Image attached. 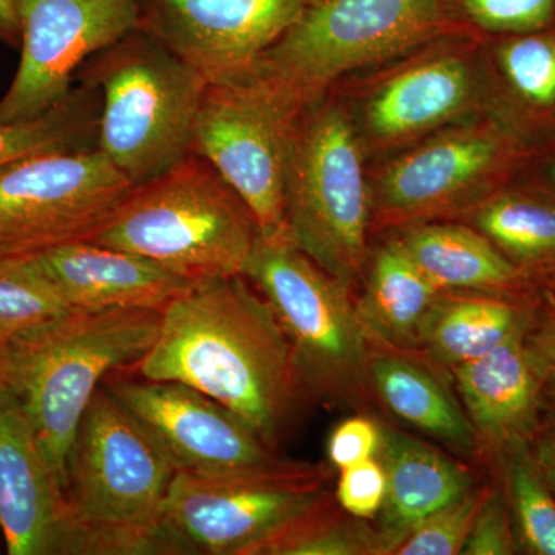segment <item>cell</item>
I'll use <instances>...</instances> for the list:
<instances>
[{"label": "cell", "instance_id": "obj_1", "mask_svg": "<svg viewBox=\"0 0 555 555\" xmlns=\"http://www.w3.org/2000/svg\"><path fill=\"white\" fill-rule=\"evenodd\" d=\"M134 367L142 378L181 383L214 398L275 452L310 401L275 312L244 275L199 283L173 299Z\"/></svg>", "mask_w": 555, "mask_h": 555}, {"label": "cell", "instance_id": "obj_2", "mask_svg": "<svg viewBox=\"0 0 555 555\" xmlns=\"http://www.w3.org/2000/svg\"><path fill=\"white\" fill-rule=\"evenodd\" d=\"M177 473L158 441L101 386L69 451L65 554H171L160 520Z\"/></svg>", "mask_w": 555, "mask_h": 555}, {"label": "cell", "instance_id": "obj_3", "mask_svg": "<svg viewBox=\"0 0 555 555\" xmlns=\"http://www.w3.org/2000/svg\"><path fill=\"white\" fill-rule=\"evenodd\" d=\"M160 315L152 309L73 310L0 343V382L27 412L64 492L69 451L91 398L109 375L147 356Z\"/></svg>", "mask_w": 555, "mask_h": 555}, {"label": "cell", "instance_id": "obj_4", "mask_svg": "<svg viewBox=\"0 0 555 555\" xmlns=\"http://www.w3.org/2000/svg\"><path fill=\"white\" fill-rule=\"evenodd\" d=\"M259 240L254 214L206 159L190 153L134 185L89 238L195 283L240 276Z\"/></svg>", "mask_w": 555, "mask_h": 555}, {"label": "cell", "instance_id": "obj_5", "mask_svg": "<svg viewBox=\"0 0 555 555\" xmlns=\"http://www.w3.org/2000/svg\"><path fill=\"white\" fill-rule=\"evenodd\" d=\"M474 31L455 0H312L251 75L305 112L358 69Z\"/></svg>", "mask_w": 555, "mask_h": 555}, {"label": "cell", "instance_id": "obj_6", "mask_svg": "<svg viewBox=\"0 0 555 555\" xmlns=\"http://www.w3.org/2000/svg\"><path fill=\"white\" fill-rule=\"evenodd\" d=\"M244 276L275 312L309 400L387 422L369 377L356 292L288 241L259 238Z\"/></svg>", "mask_w": 555, "mask_h": 555}, {"label": "cell", "instance_id": "obj_7", "mask_svg": "<svg viewBox=\"0 0 555 555\" xmlns=\"http://www.w3.org/2000/svg\"><path fill=\"white\" fill-rule=\"evenodd\" d=\"M356 120L323 98L299 115L286 178L288 238L321 269L360 287L371 257V185Z\"/></svg>", "mask_w": 555, "mask_h": 555}, {"label": "cell", "instance_id": "obj_8", "mask_svg": "<svg viewBox=\"0 0 555 555\" xmlns=\"http://www.w3.org/2000/svg\"><path fill=\"white\" fill-rule=\"evenodd\" d=\"M104 53L91 76L102 91L96 147L142 184L192 153L207 82L144 28Z\"/></svg>", "mask_w": 555, "mask_h": 555}, {"label": "cell", "instance_id": "obj_9", "mask_svg": "<svg viewBox=\"0 0 555 555\" xmlns=\"http://www.w3.org/2000/svg\"><path fill=\"white\" fill-rule=\"evenodd\" d=\"M328 463L280 460L228 474L178 470L163 506L171 554L254 555L327 494Z\"/></svg>", "mask_w": 555, "mask_h": 555}, {"label": "cell", "instance_id": "obj_10", "mask_svg": "<svg viewBox=\"0 0 555 555\" xmlns=\"http://www.w3.org/2000/svg\"><path fill=\"white\" fill-rule=\"evenodd\" d=\"M517 155L516 141L491 118L460 120L401 150L369 179L372 235L460 221L495 192Z\"/></svg>", "mask_w": 555, "mask_h": 555}, {"label": "cell", "instance_id": "obj_11", "mask_svg": "<svg viewBox=\"0 0 555 555\" xmlns=\"http://www.w3.org/2000/svg\"><path fill=\"white\" fill-rule=\"evenodd\" d=\"M302 112L255 75L207 83L193 149L254 214L259 238L288 241L286 178L292 137Z\"/></svg>", "mask_w": 555, "mask_h": 555}, {"label": "cell", "instance_id": "obj_12", "mask_svg": "<svg viewBox=\"0 0 555 555\" xmlns=\"http://www.w3.org/2000/svg\"><path fill=\"white\" fill-rule=\"evenodd\" d=\"M134 188L101 152L56 150L0 170V255L89 238Z\"/></svg>", "mask_w": 555, "mask_h": 555}, {"label": "cell", "instance_id": "obj_13", "mask_svg": "<svg viewBox=\"0 0 555 555\" xmlns=\"http://www.w3.org/2000/svg\"><path fill=\"white\" fill-rule=\"evenodd\" d=\"M473 43V35L434 40L367 83L350 113L366 153H398L473 118L481 94Z\"/></svg>", "mask_w": 555, "mask_h": 555}, {"label": "cell", "instance_id": "obj_14", "mask_svg": "<svg viewBox=\"0 0 555 555\" xmlns=\"http://www.w3.org/2000/svg\"><path fill=\"white\" fill-rule=\"evenodd\" d=\"M21 61L0 98V120L30 119L72 93L73 76L144 25V0H14Z\"/></svg>", "mask_w": 555, "mask_h": 555}, {"label": "cell", "instance_id": "obj_15", "mask_svg": "<svg viewBox=\"0 0 555 555\" xmlns=\"http://www.w3.org/2000/svg\"><path fill=\"white\" fill-rule=\"evenodd\" d=\"M104 386L158 441L177 470L238 473L283 460L246 420L193 387L147 378H107Z\"/></svg>", "mask_w": 555, "mask_h": 555}, {"label": "cell", "instance_id": "obj_16", "mask_svg": "<svg viewBox=\"0 0 555 555\" xmlns=\"http://www.w3.org/2000/svg\"><path fill=\"white\" fill-rule=\"evenodd\" d=\"M312 0H144V25L207 83L247 78Z\"/></svg>", "mask_w": 555, "mask_h": 555}, {"label": "cell", "instance_id": "obj_17", "mask_svg": "<svg viewBox=\"0 0 555 555\" xmlns=\"http://www.w3.org/2000/svg\"><path fill=\"white\" fill-rule=\"evenodd\" d=\"M0 529L10 555L65 554L64 488L43 454L31 420L0 382Z\"/></svg>", "mask_w": 555, "mask_h": 555}, {"label": "cell", "instance_id": "obj_18", "mask_svg": "<svg viewBox=\"0 0 555 555\" xmlns=\"http://www.w3.org/2000/svg\"><path fill=\"white\" fill-rule=\"evenodd\" d=\"M525 334L466 363L449 369L452 386L477 440L478 466L529 447L540 430L545 383L537 375Z\"/></svg>", "mask_w": 555, "mask_h": 555}, {"label": "cell", "instance_id": "obj_19", "mask_svg": "<svg viewBox=\"0 0 555 555\" xmlns=\"http://www.w3.org/2000/svg\"><path fill=\"white\" fill-rule=\"evenodd\" d=\"M73 310L152 309L163 312L199 283L156 262L91 241L25 255Z\"/></svg>", "mask_w": 555, "mask_h": 555}, {"label": "cell", "instance_id": "obj_20", "mask_svg": "<svg viewBox=\"0 0 555 555\" xmlns=\"http://www.w3.org/2000/svg\"><path fill=\"white\" fill-rule=\"evenodd\" d=\"M377 459L386 473V500L375 520L390 555L409 531L478 483L473 463L382 420Z\"/></svg>", "mask_w": 555, "mask_h": 555}, {"label": "cell", "instance_id": "obj_21", "mask_svg": "<svg viewBox=\"0 0 555 555\" xmlns=\"http://www.w3.org/2000/svg\"><path fill=\"white\" fill-rule=\"evenodd\" d=\"M369 377L387 422L397 420L477 465L476 434L448 374L369 339Z\"/></svg>", "mask_w": 555, "mask_h": 555}, {"label": "cell", "instance_id": "obj_22", "mask_svg": "<svg viewBox=\"0 0 555 555\" xmlns=\"http://www.w3.org/2000/svg\"><path fill=\"white\" fill-rule=\"evenodd\" d=\"M539 309L525 294L444 288L438 292L420 331L418 346L409 356L449 375L456 364L526 334Z\"/></svg>", "mask_w": 555, "mask_h": 555}, {"label": "cell", "instance_id": "obj_23", "mask_svg": "<svg viewBox=\"0 0 555 555\" xmlns=\"http://www.w3.org/2000/svg\"><path fill=\"white\" fill-rule=\"evenodd\" d=\"M440 288L420 270L397 235L372 248L356 292V309L371 341L415 352L420 331Z\"/></svg>", "mask_w": 555, "mask_h": 555}, {"label": "cell", "instance_id": "obj_24", "mask_svg": "<svg viewBox=\"0 0 555 555\" xmlns=\"http://www.w3.org/2000/svg\"><path fill=\"white\" fill-rule=\"evenodd\" d=\"M434 286L525 294L531 273L514 264L473 225L425 222L392 232Z\"/></svg>", "mask_w": 555, "mask_h": 555}, {"label": "cell", "instance_id": "obj_25", "mask_svg": "<svg viewBox=\"0 0 555 555\" xmlns=\"http://www.w3.org/2000/svg\"><path fill=\"white\" fill-rule=\"evenodd\" d=\"M460 222L473 225L514 264L531 273L555 259V203L526 193L494 192Z\"/></svg>", "mask_w": 555, "mask_h": 555}, {"label": "cell", "instance_id": "obj_26", "mask_svg": "<svg viewBox=\"0 0 555 555\" xmlns=\"http://www.w3.org/2000/svg\"><path fill=\"white\" fill-rule=\"evenodd\" d=\"M390 547L375 521L350 516L328 491L261 543L254 555H390Z\"/></svg>", "mask_w": 555, "mask_h": 555}, {"label": "cell", "instance_id": "obj_27", "mask_svg": "<svg viewBox=\"0 0 555 555\" xmlns=\"http://www.w3.org/2000/svg\"><path fill=\"white\" fill-rule=\"evenodd\" d=\"M98 104L90 87L73 90L60 104L30 119L0 120V170L56 150L86 147L98 131Z\"/></svg>", "mask_w": 555, "mask_h": 555}, {"label": "cell", "instance_id": "obj_28", "mask_svg": "<svg viewBox=\"0 0 555 555\" xmlns=\"http://www.w3.org/2000/svg\"><path fill=\"white\" fill-rule=\"evenodd\" d=\"M499 465L518 550L535 555H555V494L537 466L529 447L502 456Z\"/></svg>", "mask_w": 555, "mask_h": 555}, {"label": "cell", "instance_id": "obj_29", "mask_svg": "<svg viewBox=\"0 0 555 555\" xmlns=\"http://www.w3.org/2000/svg\"><path fill=\"white\" fill-rule=\"evenodd\" d=\"M73 312L25 257L0 255V343L21 337Z\"/></svg>", "mask_w": 555, "mask_h": 555}, {"label": "cell", "instance_id": "obj_30", "mask_svg": "<svg viewBox=\"0 0 555 555\" xmlns=\"http://www.w3.org/2000/svg\"><path fill=\"white\" fill-rule=\"evenodd\" d=\"M509 90L532 108L555 107V33L514 35L496 49Z\"/></svg>", "mask_w": 555, "mask_h": 555}, {"label": "cell", "instance_id": "obj_31", "mask_svg": "<svg viewBox=\"0 0 555 555\" xmlns=\"http://www.w3.org/2000/svg\"><path fill=\"white\" fill-rule=\"evenodd\" d=\"M492 486L477 483L454 503L427 517L403 537L392 555H462Z\"/></svg>", "mask_w": 555, "mask_h": 555}, {"label": "cell", "instance_id": "obj_32", "mask_svg": "<svg viewBox=\"0 0 555 555\" xmlns=\"http://www.w3.org/2000/svg\"><path fill=\"white\" fill-rule=\"evenodd\" d=\"M455 3L474 30L513 36L542 31L555 16V0H455Z\"/></svg>", "mask_w": 555, "mask_h": 555}, {"label": "cell", "instance_id": "obj_33", "mask_svg": "<svg viewBox=\"0 0 555 555\" xmlns=\"http://www.w3.org/2000/svg\"><path fill=\"white\" fill-rule=\"evenodd\" d=\"M338 473L334 491L338 505L361 520H377L386 500V473L377 456Z\"/></svg>", "mask_w": 555, "mask_h": 555}, {"label": "cell", "instance_id": "obj_34", "mask_svg": "<svg viewBox=\"0 0 555 555\" xmlns=\"http://www.w3.org/2000/svg\"><path fill=\"white\" fill-rule=\"evenodd\" d=\"M518 553L513 516L503 492L492 486L467 537L462 555H509Z\"/></svg>", "mask_w": 555, "mask_h": 555}, {"label": "cell", "instance_id": "obj_35", "mask_svg": "<svg viewBox=\"0 0 555 555\" xmlns=\"http://www.w3.org/2000/svg\"><path fill=\"white\" fill-rule=\"evenodd\" d=\"M382 444V420L353 414L339 422L327 440L328 465L341 470L377 456Z\"/></svg>", "mask_w": 555, "mask_h": 555}, {"label": "cell", "instance_id": "obj_36", "mask_svg": "<svg viewBox=\"0 0 555 555\" xmlns=\"http://www.w3.org/2000/svg\"><path fill=\"white\" fill-rule=\"evenodd\" d=\"M526 352L546 387L555 386V306H540L525 337Z\"/></svg>", "mask_w": 555, "mask_h": 555}, {"label": "cell", "instance_id": "obj_37", "mask_svg": "<svg viewBox=\"0 0 555 555\" xmlns=\"http://www.w3.org/2000/svg\"><path fill=\"white\" fill-rule=\"evenodd\" d=\"M532 443H534L532 456H534L537 466L542 470L543 477L546 478L547 485L551 486L555 494V427L546 433L540 430Z\"/></svg>", "mask_w": 555, "mask_h": 555}, {"label": "cell", "instance_id": "obj_38", "mask_svg": "<svg viewBox=\"0 0 555 555\" xmlns=\"http://www.w3.org/2000/svg\"><path fill=\"white\" fill-rule=\"evenodd\" d=\"M0 40L21 46V27L14 0H0Z\"/></svg>", "mask_w": 555, "mask_h": 555}, {"label": "cell", "instance_id": "obj_39", "mask_svg": "<svg viewBox=\"0 0 555 555\" xmlns=\"http://www.w3.org/2000/svg\"><path fill=\"white\" fill-rule=\"evenodd\" d=\"M545 270L546 276L550 278V280L555 284V259L553 262H551L550 266H547V268H545Z\"/></svg>", "mask_w": 555, "mask_h": 555}, {"label": "cell", "instance_id": "obj_40", "mask_svg": "<svg viewBox=\"0 0 555 555\" xmlns=\"http://www.w3.org/2000/svg\"><path fill=\"white\" fill-rule=\"evenodd\" d=\"M551 389V401H553L555 408V386H550Z\"/></svg>", "mask_w": 555, "mask_h": 555}, {"label": "cell", "instance_id": "obj_41", "mask_svg": "<svg viewBox=\"0 0 555 555\" xmlns=\"http://www.w3.org/2000/svg\"><path fill=\"white\" fill-rule=\"evenodd\" d=\"M551 178H553L554 184H555V164L553 166V170H551Z\"/></svg>", "mask_w": 555, "mask_h": 555}]
</instances>
